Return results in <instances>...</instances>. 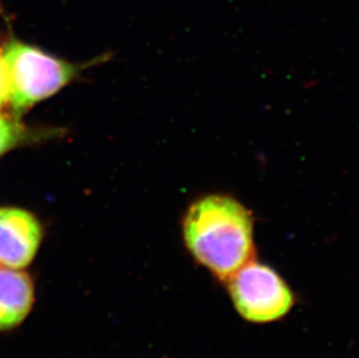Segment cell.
<instances>
[{"mask_svg": "<svg viewBox=\"0 0 359 358\" xmlns=\"http://www.w3.org/2000/svg\"><path fill=\"white\" fill-rule=\"evenodd\" d=\"M3 56L10 76V105L17 113L55 95L79 70L72 63L17 40L8 42Z\"/></svg>", "mask_w": 359, "mask_h": 358, "instance_id": "2", "label": "cell"}, {"mask_svg": "<svg viewBox=\"0 0 359 358\" xmlns=\"http://www.w3.org/2000/svg\"><path fill=\"white\" fill-rule=\"evenodd\" d=\"M33 132L18 121L15 117L0 112V156L19 147L28 140H33Z\"/></svg>", "mask_w": 359, "mask_h": 358, "instance_id": "6", "label": "cell"}, {"mask_svg": "<svg viewBox=\"0 0 359 358\" xmlns=\"http://www.w3.org/2000/svg\"><path fill=\"white\" fill-rule=\"evenodd\" d=\"M235 310L247 321L270 324L285 318L295 304L287 281L266 264L252 260L227 281Z\"/></svg>", "mask_w": 359, "mask_h": 358, "instance_id": "3", "label": "cell"}, {"mask_svg": "<svg viewBox=\"0 0 359 358\" xmlns=\"http://www.w3.org/2000/svg\"><path fill=\"white\" fill-rule=\"evenodd\" d=\"M191 256L217 281H226L255 260L254 218L238 199L208 194L191 204L182 223Z\"/></svg>", "mask_w": 359, "mask_h": 358, "instance_id": "1", "label": "cell"}, {"mask_svg": "<svg viewBox=\"0 0 359 358\" xmlns=\"http://www.w3.org/2000/svg\"><path fill=\"white\" fill-rule=\"evenodd\" d=\"M42 227L27 211L0 208V265L24 269L34 260L42 241Z\"/></svg>", "mask_w": 359, "mask_h": 358, "instance_id": "4", "label": "cell"}, {"mask_svg": "<svg viewBox=\"0 0 359 358\" xmlns=\"http://www.w3.org/2000/svg\"><path fill=\"white\" fill-rule=\"evenodd\" d=\"M34 284L22 269L0 265V331L20 326L34 304Z\"/></svg>", "mask_w": 359, "mask_h": 358, "instance_id": "5", "label": "cell"}, {"mask_svg": "<svg viewBox=\"0 0 359 358\" xmlns=\"http://www.w3.org/2000/svg\"><path fill=\"white\" fill-rule=\"evenodd\" d=\"M11 83L10 76L7 72L6 63L4 60L3 53L0 51V112L4 107L10 105Z\"/></svg>", "mask_w": 359, "mask_h": 358, "instance_id": "7", "label": "cell"}]
</instances>
